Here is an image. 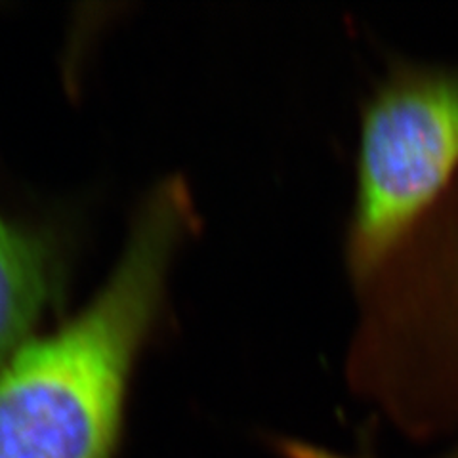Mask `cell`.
I'll return each instance as SVG.
<instances>
[{"mask_svg":"<svg viewBox=\"0 0 458 458\" xmlns=\"http://www.w3.org/2000/svg\"><path fill=\"white\" fill-rule=\"evenodd\" d=\"M352 284V394L403 436L458 447V174Z\"/></svg>","mask_w":458,"mask_h":458,"instance_id":"7a4b0ae2","label":"cell"},{"mask_svg":"<svg viewBox=\"0 0 458 458\" xmlns=\"http://www.w3.org/2000/svg\"><path fill=\"white\" fill-rule=\"evenodd\" d=\"M284 453L293 458H340V456H328L319 449H310L306 445H296V443H286ZM443 458H458V447H453Z\"/></svg>","mask_w":458,"mask_h":458,"instance_id":"5b68a950","label":"cell"},{"mask_svg":"<svg viewBox=\"0 0 458 458\" xmlns=\"http://www.w3.org/2000/svg\"><path fill=\"white\" fill-rule=\"evenodd\" d=\"M200 224L182 174L140 199L102 289L0 367V458H113L134 367L165 318L172 266Z\"/></svg>","mask_w":458,"mask_h":458,"instance_id":"6da1fadb","label":"cell"},{"mask_svg":"<svg viewBox=\"0 0 458 458\" xmlns=\"http://www.w3.org/2000/svg\"><path fill=\"white\" fill-rule=\"evenodd\" d=\"M64 279L62 242L50 229L0 210V363L57 302Z\"/></svg>","mask_w":458,"mask_h":458,"instance_id":"277c9868","label":"cell"},{"mask_svg":"<svg viewBox=\"0 0 458 458\" xmlns=\"http://www.w3.org/2000/svg\"><path fill=\"white\" fill-rule=\"evenodd\" d=\"M458 174V67L388 60L361 106L346 229L350 279L361 277Z\"/></svg>","mask_w":458,"mask_h":458,"instance_id":"3957f363","label":"cell"}]
</instances>
